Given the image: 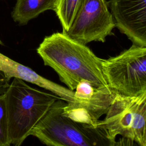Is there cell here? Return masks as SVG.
<instances>
[{
	"label": "cell",
	"mask_w": 146,
	"mask_h": 146,
	"mask_svg": "<svg viewBox=\"0 0 146 146\" xmlns=\"http://www.w3.org/2000/svg\"><path fill=\"white\" fill-rule=\"evenodd\" d=\"M36 51L44 64L51 67L72 91L82 81L96 88L110 87L103 70L104 59L63 32L46 36Z\"/></svg>",
	"instance_id": "cell-1"
},
{
	"label": "cell",
	"mask_w": 146,
	"mask_h": 146,
	"mask_svg": "<svg viewBox=\"0 0 146 146\" xmlns=\"http://www.w3.org/2000/svg\"><path fill=\"white\" fill-rule=\"evenodd\" d=\"M83 0H55L54 11L62 26V32L68 30Z\"/></svg>",
	"instance_id": "cell-11"
},
{
	"label": "cell",
	"mask_w": 146,
	"mask_h": 146,
	"mask_svg": "<svg viewBox=\"0 0 146 146\" xmlns=\"http://www.w3.org/2000/svg\"><path fill=\"white\" fill-rule=\"evenodd\" d=\"M115 26L105 0H83L70 27L64 33L86 45L94 41L104 42Z\"/></svg>",
	"instance_id": "cell-6"
},
{
	"label": "cell",
	"mask_w": 146,
	"mask_h": 146,
	"mask_svg": "<svg viewBox=\"0 0 146 146\" xmlns=\"http://www.w3.org/2000/svg\"><path fill=\"white\" fill-rule=\"evenodd\" d=\"M8 57L0 52V71H2L3 66L6 63Z\"/></svg>",
	"instance_id": "cell-15"
},
{
	"label": "cell",
	"mask_w": 146,
	"mask_h": 146,
	"mask_svg": "<svg viewBox=\"0 0 146 146\" xmlns=\"http://www.w3.org/2000/svg\"><path fill=\"white\" fill-rule=\"evenodd\" d=\"M10 145L6 96L4 92L0 94V146H10Z\"/></svg>",
	"instance_id": "cell-12"
},
{
	"label": "cell",
	"mask_w": 146,
	"mask_h": 146,
	"mask_svg": "<svg viewBox=\"0 0 146 146\" xmlns=\"http://www.w3.org/2000/svg\"><path fill=\"white\" fill-rule=\"evenodd\" d=\"M5 94L10 141L15 146L21 145L31 135L51 105L60 98L17 78L9 83Z\"/></svg>",
	"instance_id": "cell-3"
},
{
	"label": "cell",
	"mask_w": 146,
	"mask_h": 146,
	"mask_svg": "<svg viewBox=\"0 0 146 146\" xmlns=\"http://www.w3.org/2000/svg\"><path fill=\"white\" fill-rule=\"evenodd\" d=\"M67 102L59 98L50 107L31 135L50 146H114L102 120L97 125L76 121L64 115Z\"/></svg>",
	"instance_id": "cell-2"
},
{
	"label": "cell",
	"mask_w": 146,
	"mask_h": 146,
	"mask_svg": "<svg viewBox=\"0 0 146 146\" xmlns=\"http://www.w3.org/2000/svg\"><path fill=\"white\" fill-rule=\"evenodd\" d=\"M115 26L133 44L146 46V0H110Z\"/></svg>",
	"instance_id": "cell-7"
},
{
	"label": "cell",
	"mask_w": 146,
	"mask_h": 146,
	"mask_svg": "<svg viewBox=\"0 0 146 146\" xmlns=\"http://www.w3.org/2000/svg\"><path fill=\"white\" fill-rule=\"evenodd\" d=\"M103 70L109 86L116 92L131 96L146 93V46L132 44L104 59Z\"/></svg>",
	"instance_id": "cell-4"
},
{
	"label": "cell",
	"mask_w": 146,
	"mask_h": 146,
	"mask_svg": "<svg viewBox=\"0 0 146 146\" xmlns=\"http://www.w3.org/2000/svg\"><path fill=\"white\" fill-rule=\"evenodd\" d=\"M96 88L87 81L80 82L74 91V97L78 102L89 100L94 95Z\"/></svg>",
	"instance_id": "cell-13"
},
{
	"label": "cell",
	"mask_w": 146,
	"mask_h": 146,
	"mask_svg": "<svg viewBox=\"0 0 146 146\" xmlns=\"http://www.w3.org/2000/svg\"><path fill=\"white\" fill-rule=\"evenodd\" d=\"M116 93L110 87L96 88L94 95L89 100L67 103L66 114L76 121L97 125L100 121L99 118L107 112Z\"/></svg>",
	"instance_id": "cell-8"
},
{
	"label": "cell",
	"mask_w": 146,
	"mask_h": 146,
	"mask_svg": "<svg viewBox=\"0 0 146 146\" xmlns=\"http://www.w3.org/2000/svg\"><path fill=\"white\" fill-rule=\"evenodd\" d=\"M10 64L8 71L5 74L6 78L9 80L13 78H19L52 92L56 96L66 102L67 103L77 102L74 97V91L66 88L41 76L30 68L13 59H11Z\"/></svg>",
	"instance_id": "cell-9"
},
{
	"label": "cell",
	"mask_w": 146,
	"mask_h": 146,
	"mask_svg": "<svg viewBox=\"0 0 146 146\" xmlns=\"http://www.w3.org/2000/svg\"><path fill=\"white\" fill-rule=\"evenodd\" d=\"M55 0H17L12 12V18L24 25L42 13L54 9Z\"/></svg>",
	"instance_id": "cell-10"
},
{
	"label": "cell",
	"mask_w": 146,
	"mask_h": 146,
	"mask_svg": "<svg viewBox=\"0 0 146 146\" xmlns=\"http://www.w3.org/2000/svg\"><path fill=\"white\" fill-rule=\"evenodd\" d=\"M0 44H1V45H3V43H2V42L1 41V40L0 39Z\"/></svg>",
	"instance_id": "cell-17"
},
{
	"label": "cell",
	"mask_w": 146,
	"mask_h": 146,
	"mask_svg": "<svg viewBox=\"0 0 146 146\" xmlns=\"http://www.w3.org/2000/svg\"><path fill=\"white\" fill-rule=\"evenodd\" d=\"M142 146H146V121H145V124L143 133V143H142Z\"/></svg>",
	"instance_id": "cell-16"
},
{
	"label": "cell",
	"mask_w": 146,
	"mask_h": 146,
	"mask_svg": "<svg viewBox=\"0 0 146 146\" xmlns=\"http://www.w3.org/2000/svg\"><path fill=\"white\" fill-rule=\"evenodd\" d=\"M9 80L6 78L5 74L0 71V94L5 92L9 85Z\"/></svg>",
	"instance_id": "cell-14"
},
{
	"label": "cell",
	"mask_w": 146,
	"mask_h": 146,
	"mask_svg": "<svg viewBox=\"0 0 146 146\" xmlns=\"http://www.w3.org/2000/svg\"><path fill=\"white\" fill-rule=\"evenodd\" d=\"M146 121V93L126 96L117 92L102 123L112 140L120 135L142 146Z\"/></svg>",
	"instance_id": "cell-5"
}]
</instances>
